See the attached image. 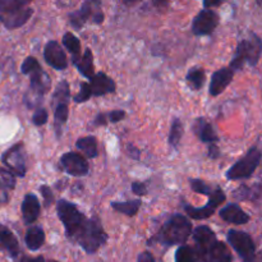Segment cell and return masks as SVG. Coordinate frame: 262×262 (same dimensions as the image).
<instances>
[{
  "label": "cell",
  "instance_id": "cell-1",
  "mask_svg": "<svg viewBox=\"0 0 262 262\" xmlns=\"http://www.w3.org/2000/svg\"><path fill=\"white\" fill-rule=\"evenodd\" d=\"M56 214L63 223L68 241L78 245L89 255L96 253L107 242L109 237L99 217H87L73 202L59 200Z\"/></svg>",
  "mask_w": 262,
  "mask_h": 262
},
{
  "label": "cell",
  "instance_id": "cell-2",
  "mask_svg": "<svg viewBox=\"0 0 262 262\" xmlns=\"http://www.w3.org/2000/svg\"><path fill=\"white\" fill-rule=\"evenodd\" d=\"M192 237L196 245L194 252L200 262H233L229 248L217 239L214 230L207 225L194 228Z\"/></svg>",
  "mask_w": 262,
  "mask_h": 262
},
{
  "label": "cell",
  "instance_id": "cell-3",
  "mask_svg": "<svg viewBox=\"0 0 262 262\" xmlns=\"http://www.w3.org/2000/svg\"><path fill=\"white\" fill-rule=\"evenodd\" d=\"M20 72L30 77V90L25 96V102L30 109L38 106L43 96L49 92L51 79L45 71L41 68L37 59L27 56L20 66Z\"/></svg>",
  "mask_w": 262,
  "mask_h": 262
},
{
  "label": "cell",
  "instance_id": "cell-4",
  "mask_svg": "<svg viewBox=\"0 0 262 262\" xmlns=\"http://www.w3.org/2000/svg\"><path fill=\"white\" fill-rule=\"evenodd\" d=\"M193 233L192 223L187 219L184 215L174 214L164 223L160 227V229L156 232L155 235L148 239V245H159L166 246H183L188 241Z\"/></svg>",
  "mask_w": 262,
  "mask_h": 262
},
{
  "label": "cell",
  "instance_id": "cell-5",
  "mask_svg": "<svg viewBox=\"0 0 262 262\" xmlns=\"http://www.w3.org/2000/svg\"><path fill=\"white\" fill-rule=\"evenodd\" d=\"M28 4L27 0H0V22L8 30L22 27L33 14Z\"/></svg>",
  "mask_w": 262,
  "mask_h": 262
},
{
  "label": "cell",
  "instance_id": "cell-6",
  "mask_svg": "<svg viewBox=\"0 0 262 262\" xmlns=\"http://www.w3.org/2000/svg\"><path fill=\"white\" fill-rule=\"evenodd\" d=\"M262 54V41L256 33H250V36L243 38L235 49V54L230 61L229 68L232 71H241L245 64L255 67L258 63Z\"/></svg>",
  "mask_w": 262,
  "mask_h": 262
},
{
  "label": "cell",
  "instance_id": "cell-7",
  "mask_svg": "<svg viewBox=\"0 0 262 262\" xmlns=\"http://www.w3.org/2000/svg\"><path fill=\"white\" fill-rule=\"evenodd\" d=\"M262 159V152L258 147L253 146L246 152L242 159L237 161L233 166H230L227 171V178L229 181H241L252 177L257 166L260 165Z\"/></svg>",
  "mask_w": 262,
  "mask_h": 262
},
{
  "label": "cell",
  "instance_id": "cell-8",
  "mask_svg": "<svg viewBox=\"0 0 262 262\" xmlns=\"http://www.w3.org/2000/svg\"><path fill=\"white\" fill-rule=\"evenodd\" d=\"M69 25L74 30H81L87 22L95 25H101L104 22V12L101 9V3L97 0H87L81 5L78 10L69 13Z\"/></svg>",
  "mask_w": 262,
  "mask_h": 262
},
{
  "label": "cell",
  "instance_id": "cell-9",
  "mask_svg": "<svg viewBox=\"0 0 262 262\" xmlns=\"http://www.w3.org/2000/svg\"><path fill=\"white\" fill-rule=\"evenodd\" d=\"M228 243L238 253L242 262H255L256 246L252 237L242 230L230 229L227 233Z\"/></svg>",
  "mask_w": 262,
  "mask_h": 262
},
{
  "label": "cell",
  "instance_id": "cell-10",
  "mask_svg": "<svg viewBox=\"0 0 262 262\" xmlns=\"http://www.w3.org/2000/svg\"><path fill=\"white\" fill-rule=\"evenodd\" d=\"M227 196H225V192L223 191L220 187H215L214 192L211 193V196L209 197V201H207L206 206L204 207H193L191 205H184V210H186V214L189 217H192L193 220H205L211 217L215 214L217 207L225 201Z\"/></svg>",
  "mask_w": 262,
  "mask_h": 262
},
{
  "label": "cell",
  "instance_id": "cell-11",
  "mask_svg": "<svg viewBox=\"0 0 262 262\" xmlns=\"http://www.w3.org/2000/svg\"><path fill=\"white\" fill-rule=\"evenodd\" d=\"M3 164L12 171L14 176L23 177L27 173V166H26V155H25V146L22 142L15 143L10 148H8L2 158Z\"/></svg>",
  "mask_w": 262,
  "mask_h": 262
},
{
  "label": "cell",
  "instance_id": "cell-12",
  "mask_svg": "<svg viewBox=\"0 0 262 262\" xmlns=\"http://www.w3.org/2000/svg\"><path fill=\"white\" fill-rule=\"evenodd\" d=\"M59 168L72 177H86L90 171V165L84 156L72 151L61 155Z\"/></svg>",
  "mask_w": 262,
  "mask_h": 262
},
{
  "label": "cell",
  "instance_id": "cell-13",
  "mask_svg": "<svg viewBox=\"0 0 262 262\" xmlns=\"http://www.w3.org/2000/svg\"><path fill=\"white\" fill-rule=\"evenodd\" d=\"M219 26V14L212 9H202L192 20V32L196 36L211 35Z\"/></svg>",
  "mask_w": 262,
  "mask_h": 262
},
{
  "label": "cell",
  "instance_id": "cell-14",
  "mask_svg": "<svg viewBox=\"0 0 262 262\" xmlns=\"http://www.w3.org/2000/svg\"><path fill=\"white\" fill-rule=\"evenodd\" d=\"M43 59L46 64L55 71H64L68 68V58L60 43L55 40L48 41L43 49Z\"/></svg>",
  "mask_w": 262,
  "mask_h": 262
},
{
  "label": "cell",
  "instance_id": "cell-15",
  "mask_svg": "<svg viewBox=\"0 0 262 262\" xmlns=\"http://www.w3.org/2000/svg\"><path fill=\"white\" fill-rule=\"evenodd\" d=\"M90 87H91L92 96L100 97L105 96V95L114 94L117 90V84H115L114 79L110 78L107 74L104 72H99L95 74L91 79H90Z\"/></svg>",
  "mask_w": 262,
  "mask_h": 262
},
{
  "label": "cell",
  "instance_id": "cell-16",
  "mask_svg": "<svg viewBox=\"0 0 262 262\" xmlns=\"http://www.w3.org/2000/svg\"><path fill=\"white\" fill-rule=\"evenodd\" d=\"M233 77H234V71H232L230 68H222L214 72L209 87L210 95L214 97L222 95L229 86L230 82L233 81Z\"/></svg>",
  "mask_w": 262,
  "mask_h": 262
},
{
  "label": "cell",
  "instance_id": "cell-17",
  "mask_svg": "<svg viewBox=\"0 0 262 262\" xmlns=\"http://www.w3.org/2000/svg\"><path fill=\"white\" fill-rule=\"evenodd\" d=\"M20 211H22V217L25 224H33V223L38 219L41 212L40 201H38L37 196L33 193L26 194L25 199H23Z\"/></svg>",
  "mask_w": 262,
  "mask_h": 262
},
{
  "label": "cell",
  "instance_id": "cell-18",
  "mask_svg": "<svg viewBox=\"0 0 262 262\" xmlns=\"http://www.w3.org/2000/svg\"><path fill=\"white\" fill-rule=\"evenodd\" d=\"M192 130L202 143L212 145V143H216L219 141L212 124L205 118H197L192 125Z\"/></svg>",
  "mask_w": 262,
  "mask_h": 262
},
{
  "label": "cell",
  "instance_id": "cell-19",
  "mask_svg": "<svg viewBox=\"0 0 262 262\" xmlns=\"http://www.w3.org/2000/svg\"><path fill=\"white\" fill-rule=\"evenodd\" d=\"M220 217L225 223L234 225H245L250 222V215L243 211L242 207L237 204H228L227 206L220 210Z\"/></svg>",
  "mask_w": 262,
  "mask_h": 262
},
{
  "label": "cell",
  "instance_id": "cell-20",
  "mask_svg": "<svg viewBox=\"0 0 262 262\" xmlns=\"http://www.w3.org/2000/svg\"><path fill=\"white\" fill-rule=\"evenodd\" d=\"M15 188V177L12 171L0 168V206L8 204L10 193Z\"/></svg>",
  "mask_w": 262,
  "mask_h": 262
},
{
  "label": "cell",
  "instance_id": "cell-21",
  "mask_svg": "<svg viewBox=\"0 0 262 262\" xmlns=\"http://www.w3.org/2000/svg\"><path fill=\"white\" fill-rule=\"evenodd\" d=\"M0 250H4L9 253L12 257H17L19 253V245L13 234L12 230L8 229L5 225L0 224Z\"/></svg>",
  "mask_w": 262,
  "mask_h": 262
},
{
  "label": "cell",
  "instance_id": "cell-22",
  "mask_svg": "<svg viewBox=\"0 0 262 262\" xmlns=\"http://www.w3.org/2000/svg\"><path fill=\"white\" fill-rule=\"evenodd\" d=\"M25 242L30 251L40 250L45 243V232H43L42 228L38 227V225L28 228L27 232H26Z\"/></svg>",
  "mask_w": 262,
  "mask_h": 262
},
{
  "label": "cell",
  "instance_id": "cell-23",
  "mask_svg": "<svg viewBox=\"0 0 262 262\" xmlns=\"http://www.w3.org/2000/svg\"><path fill=\"white\" fill-rule=\"evenodd\" d=\"M61 42H63L64 48L71 53L72 55V63L76 66L79 60H81V41L77 37L74 33L67 32L64 33L63 38H61Z\"/></svg>",
  "mask_w": 262,
  "mask_h": 262
},
{
  "label": "cell",
  "instance_id": "cell-24",
  "mask_svg": "<svg viewBox=\"0 0 262 262\" xmlns=\"http://www.w3.org/2000/svg\"><path fill=\"white\" fill-rule=\"evenodd\" d=\"M233 196L241 201H256L262 196V186L258 183L253 186H241L235 191H233Z\"/></svg>",
  "mask_w": 262,
  "mask_h": 262
},
{
  "label": "cell",
  "instance_id": "cell-25",
  "mask_svg": "<svg viewBox=\"0 0 262 262\" xmlns=\"http://www.w3.org/2000/svg\"><path fill=\"white\" fill-rule=\"evenodd\" d=\"M77 69L79 73L84 77V78L91 79L95 76V66H94V54H92L91 49L87 48L86 51L82 55L81 60L76 64Z\"/></svg>",
  "mask_w": 262,
  "mask_h": 262
},
{
  "label": "cell",
  "instance_id": "cell-26",
  "mask_svg": "<svg viewBox=\"0 0 262 262\" xmlns=\"http://www.w3.org/2000/svg\"><path fill=\"white\" fill-rule=\"evenodd\" d=\"M76 147L90 159H95L99 155L97 140L94 136H86V137L78 138L76 142Z\"/></svg>",
  "mask_w": 262,
  "mask_h": 262
},
{
  "label": "cell",
  "instance_id": "cell-27",
  "mask_svg": "<svg viewBox=\"0 0 262 262\" xmlns=\"http://www.w3.org/2000/svg\"><path fill=\"white\" fill-rule=\"evenodd\" d=\"M141 205H142V201L141 200H129V201H113L110 204L113 210H115L117 212L123 215H127V216L132 217L140 211Z\"/></svg>",
  "mask_w": 262,
  "mask_h": 262
},
{
  "label": "cell",
  "instance_id": "cell-28",
  "mask_svg": "<svg viewBox=\"0 0 262 262\" xmlns=\"http://www.w3.org/2000/svg\"><path fill=\"white\" fill-rule=\"evenodd\" d=\"M186 81L192 90L200 91L204 87L205 81H206V72L201 67H193L187 73Z\"/></svg>",
  "mask_w": 262,
  "mask_h": 262
},
{
  "label": "cell",
  "instance_id": "cell-29",
  "mask_svg": "<svg viewBox=\"0 0 262 262\" xmlns=\"http://www.w3.org/2000/svg\"><path fill=\"white\" fill-rule=\"evenodd\" d=\"M68 118H69L68 104L63 102V104L55 105V110H54V128H55V133L58 138L61 136L63 125L68 122Z\"/></svg>",
  "mask_w": 262,
  "mask_h": 262
},
{
  "label": "cell",
  "instance_id": "cell-30",
  "mask_svg": "<svg viewBox=\"0 0 262 262\" xmlns=\"http://www.w3.org/2000/svg\"><path fill=\"white\" fill-rule=\"evenodd\" d=\"M183 123L179 118H174L171 120V125H170V132H169V145L171 146L173 148L178 150L179 145H181L182 137H183Z\"/></svg>",
  "mask_w": 262,
  "mask_h": 262
},
{
  "label": "cell",
  "instance_id": "cell-31",
  "mask_svg": "<svg viewBox=\"0 0 262 262\" xmlns=\"http://www.w3.org/2000/svg\"><path fill=\"white\" fill-rule=\"evenodd\" d=\"M69 100H71V90H69V84L66 79L59 82V84L56 86L55 92L53 94V104L58 105V104H68Z\"/></svg>",
  "mask_w": 262,
  "mask_h": 262
},
{
  "label": "cell",
  "instance_id": "cell-32",
  "mask_svg": "<svg viewBox=\"0 0 262 262\" xmlns=\"http://www.w3.org/2000/svg\"><path fill=\"white\" fill-rule=\"evenodd\" d=\"M197 256L196 252L192 250L189 246H179L178 250L176 251V262H196Z\"/></svg>",
  "mask_w": 262,
  "mask_h": 262
},
{
  "label": "cell",
  "instance_id": "cell-33",
  "mask_svg": "<svg viewBox=\"0 0 262 262\" xmlns=\"http://www.w3.org/2000/svg\"><path fill=\"white\" fill-rule=\"evenodd\" d=\"M189 184H191L192 191L196 192V193L204 194V196L210 197L215 189V187L212 188L210 184H207L206 182L202 181V179H189Z\"/></svg>",
  "mask_w": 262,
  "mask_h": 262
},
{
  "label": "cell",
  "instance_id": "cell-34",
  "mask_svg": "<svg viewBox=\"0 0 262 262\" xmlns=\"http://www.w3.org/2000/svg\"><path fill=\"white\" fill-rule=\"evenodd\" d=\"M92 97V91H91V87H90L89 82H82L81 86H79V92L73 96L74 102L77 104H82V102H86L89 101L90 99Z\"/></svg>",
  "mask_w": 262,
  "mask_h": 262
},
{
  "label": "cell",
  "instance_id": "cell-35",
  "mask_svg": "<svg viewBox=\"0 0 262 262\" xmlns=\"http://www.w3.org/2000/svg\"><path fill=\"white\" fill-rule=\"evenodd\" d=\"M49 119V114L48 110L45 107H37L35 113L32 115V123L37 127H41V125H45L48 123Z\"/></svg>",
  "mask_w": 262,
  "mask_h": 262
},
{
  "label": "cell",
  "instance_id": "cell-36",
  "mask_svg": "<svg viewBox=\"0 0 262 262\" xmlns=\"http://www.w3.org/2000/svg\"><path fill=\"white\" fill-rule=\"evenodd\" d=\"M40 193L42 194V199H43V205H45L46 207L51 206L54 202V194H53V191H51V188L49 186H41L40 187Z\"/></svg>",
  "mask_w": 262,
  "mask_h": 262
},
{
  "label": "cell",
  "instance_id": "cell-37",
  "mask_svg": "<svg viewBox=\"0 0 262 262\" xmlns=\"http://www.w3.org/2000/svg\"><path fill=\"white\" fill-rule=\"evenodd\" d=\"M130 188H132L133 193L137 194V196H146L147 194V187L142 182H133Z\"/></svg>",
  "mask_w": 262,
  "mask_h": 262
},
{
  "label": "cell",
  "instance_id": "cell-38",
  "mask_svg": "<svg viewBox=\"0 0 262 262\" xmlns=\"http://www.w3.org/2000/svg\"><path fill=\"white\" fill-rule=\"evenodd\" d=\"M107 117H109L110 123H118L124 119L125 112L124 110H112V112L107 113Z\"/></svg>",
  "mask_w": 262,
  "mask_h": 262
},
{
  "label": "cell",
  "instance_id": "cell-39",
  "mask_svg": "<svg viewBox=\"0 0 262 262\" xmlns=\"http://www.w3.org/2000/svg\"><path fill=\"white\" fill-rule=\"evenodd\" d=\"M109 123V117L107 113H99L92 120V127H101V125H106Z\"/></svg>",
  "mask_w": 262,
  "mask_h": 262
},
{
  "label": "cell",
  "instance_id": "cell-40",
  "mask_svg": "<svg viewBox=\"0 0 262 262\" xmlns=\"http://www.w3.org/2000/svg\"><path fill=\"white\" fill-rule=\"evenodd\" d=\"M127 154L130 156V158L135 159V160H140L141 151L138 150L135 145H132V143H129V145L127 146Z\"/></svg>",
  "mask_w": 262,
  "mask_h": 262
},
{
  "label": "cell",
  "instance_id": "cell-41",
  "mask_svg": "<svg viewBox=\"0 0 262 262\" xmlns=\"http://www.w3.org/2000/svg\"><path fill=\"white\" fill-rule=\"evenodd\" d=\"M137 262H156V261H155V257L152 256V253H150L148 251H145V252L138 255Z\"/></svg>",
  "mask_w": 262,
  "mask_h": 262
},
{
  "label": "cell",
  "instance_id": "cell-42",
  "mask_svg": "<svg viewBox=\"0 0 262 262\" xmlns=\"http://www.w3.org/2000/svg\"><path fill=\"white\" fill-rule=\"evenodd\" d=\"M220 156V150L217 147L216 143L209 145V158L210 159H217Z\"/></svg>",
  "mask_w": 262,
  "mask_h": 262
},
{
  "label": "cell",
  "instance_id": "cell-43",
  "mask_svg": "<svg viewBox=\"0 0 262 262\" xmlns=\"http://www.w3.org/2000/svg\"><path fill=\"white\" fill-rule=\"evenodd\" d=\"M20 262H45V258L42 256H37V257H28V256H25V257H22Z\"/></svg>",
  "mask_w": 262,
  "mask_h": 262
},
{
  "label": "cell",
  "instance_id": "cell-44",
  "mask_svg": "<svg viewBox=\"0 0 262 262\" xmlns=\"http://www.w3.org/2000/svg\"><path fill=\"white\" fill-rule=\"evenodd\" d=\"M222 4V0H217V2H204V9H211V8L219 7Z\"/></svg>",
  "mask_w": 262,
  "mask_h": 262
},
{
  "label": "cell",
  "instance_id": "cell-45",
  "mask_svg": "<svg viewBox=\"0 0 262 262\" xmlns=\"http://www.w3.org/2000/svg\"><path fill=\"white\" fill-rule=\"evenodd\" d=\"M48 262H59V261H56V260H49Z\"/></svg>",
  "mask_w": 262,
  "mask_h": 262
}]
</instances>
